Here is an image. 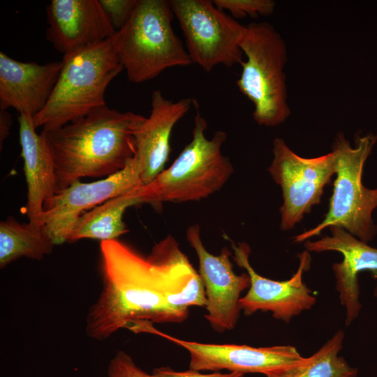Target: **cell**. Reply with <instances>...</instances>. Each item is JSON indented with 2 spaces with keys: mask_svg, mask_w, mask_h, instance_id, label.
<instances>
[{
  "mask_svg": "<svg viewBox=\"0 0 377 377\" xmlns=\"http://www.w3.org/2000/svg\"><path fill=\"white\" fill-rule=\"evenodd\" d=\"M12 124L10 114L6 111L0 110V142L1 147L3 141L8 138Z\"/></svg>",
  "mask_w": 377,
  "mask_h": 377,
  "instance_id": "26",
  "label": "cell"
},
{
  "mask_svg": "<svg viewBox=\"0 0 377 377\" xmlns=\"http://www.w3.org/2000/svg\"><path fill=\"white\" fill-rule=\"evenodd\" d=\"M168 1L137 0L126 23L114 35L121 61L131 82L151 80L168 68L192 64L175 33Z\"/></svg>",
  "mask_w": 377,
  "mask_h": 377,
  "instance_id": "5",
  "label": "cell"
},
{
  "mask_svg": "<svg viewBox=\"0 0 377 377\" xmlns=\"http://www.w3.org/2000/svg\"><path fill=\"white\" fill-rule=\"evenodd\" d=\"M58 80L45 108L34 119L36 128L48 131L77 120L106 105V89L123 70L114 36L66 54Z\"/></svg>",
  "mask_w": 377,
  "mask_h": 377,
  "instance_id": "4",
  "label": "cell"
},
{
  "mask_svg": "<svg viewBox=\"0 0 377 377\" xmlns=\"http://www.w3.org/2000/svg\"><path fill=\"white\" fill-rule=\"evenodd\" d=\"M54 246L43 226L20 223L13 216L0 223L1 269L22 257L42 260L52 251Z\"/></svg>",
  "mask_w": 377,
  "mask_h": 377,
  "instance_id": "20",
  "label": "cell"
},
{
  "mask_svg": "<svg viewBox=\"0 0 377 377\" xmlns=\"http://www.w3.org/2000/svg\"><path fill=\"white\" fill-rule=\"evenodd\" d=\"M186 239L198 259L199 274L207 297L206 320L216 332L233 330L242 311L239 303L241 294L250 287L249 274L239 275L234 272L228 249L223 248L216 256L209 253L202 241L199 225L187 228Z\"/></svg>",
  "mask_w": 377,
  "mask_h": 377,
  "instance_id": "12",
  "label": "cell"
},
{
  "mask_svg": "<svg viewBox=\"0 0 377 377\" xmlns=\"http://www.w3.org/2000/svg\"><path fill=\"white\" fill-rule=\"evenodd\" d=\"M221 10H227L233 18L267 16L274 10L275 2L272 0H214Z\"/></svg>",
  "mask_w": 377,
  "mask_h": 377,
  "instance_id": "22",
  "label": "cell"
},
{
  "mask_svg": "<svg viewBox=\"0 0 377 377\" xmlns=\"http://www.w3.org/2000/svg\"><path fill=\"white\" fill-rule=\"evenodd\" d=\"M145 117L103 106L43 135L53 158L57 193L83 177H107L135 154V133Z\"/></svg>",
  "mask_w": 377,
  "mask_h": 377,
  "instance_id": "2",
  "label": "cell"
},
{
  "mask_svg": "<svg viewBox=\"0 0 377 377\" xmlns=\"http://www.w3.org/2000/svg\"><path fill=\"white\" fill-rule=\"evenodd\" d=\"M46 38L63 55L112 37L116 30L98 0H52Z\"/></svg>",
  "mask_w": 377,
  "mask_h": 377,
  "instance_id": "14",
  "label": "cell"
},
{
  "mask_svg": "<svg viewBox=\"0 0 377 377\" xmlns=\"http://www.w3.org/2000/svg\"><path fill=\"white\" fill-rule=\"evenodd\" d=\"M116 31L121 29L130 18L137 0H98Z\"/></svg>",
  "mask_w": 377,
  "mask_h": 377,
  "instance_id": "23",
  "label": "cell"
},
{
  "mask_svg": "<svg viewBox=\"0 0 377 377\" xmlns=\"http://www.w3.org/2000/svg\"><path fill=\"white\" fill-rule=\"evenodd\" d=\"M198 106L191 142L170 167L131 191L139 204L199 201L220 191L230 178L234 168L222 153L227 133L217 131L208 139L207 122Z\"/></svg>",
  "mask_w": 377,
  "mask_h": 377,
  "instance_id": "3",
  "label": "cell"
},
{
  "mask_svg": "<svg viewBox=\"0 0 377 377\" xmlns=\"http://www.w3.org/2000/svg\"><path fill=\"white\" fill-rule=\"evenodd\" d=\"M151 374L152 377H244V375L238 372L223 374L218 371L212 374H202L199 371L192 369L177 371L168 367L155 368Z\"/></svg>",
  "mask_w": 377,
  "mask_h": 377,
  "instance_id": "25",
  "label": "cell"
},
{
  "mask_svg": "<svg viewBox=\"0 0 377 377\" xmlns=\"http://www.w3.org/2000/svg\"><path fill=\"white\" fill-rule=\"evenodd\" d=\"M272 151L268 172L282 189L281 228L289 230L320 203L325 186L335 174V156L332 151L316 158H303L279 138L274 140Z\"/></svg>",
  "mask_w": 377,
  "mask_h": 377,
  "instance_id": "9",
  "label": "cell"
},
{
  "mask_svg": "<svg viewBox=\"0 0 377 377\" xmlns=\"http://www.w3.org/2000/svg\"><path fill=\"white\" fill-rule=\"evenodd\" d=\"M192 64L206 72L243 61L239 44L246 25L216 7L209 0H170Z\"/></svg>",
  "mask_w": 377,
  "mask_h": 377,
  "instance_id": "8",
  "label": "cell"
},
{
  "mask_svg": "<svg viewBox=\"0 0 377 377\" xmlns=\"http://www.w3.org/2000/svg\"><path fill=\"white\" fill-rule=\"evenodd\" d=\"M140 186V170L133 157L123 170L114 175L89 183L78 180L56 193L43 207L41 224L54 244H61L68 241L84 212Z\"/></svg>",
  "mask_w": 377,
  "mask_h": 377,
  "instance_id": "11",
  "label": "cell"
},
{
  "mask_svg": "<svg viewBox=\"0 0 377 377\" xmlns=\"http://www.w3.org/2000/svg\"><path fill=\"white\" fill-rule=\"evenodd\" d=\"M17 119L27 185L26 214L29 222L42 226L43 207L57 193L54 163L43 135L36 131L33 117L20 114Z\"/></svg>",
  "mask_w": 377,
  "mask_h": 377,
  "instance_id": "18",
  "label": "cell"
},
{
  "mask_svg": "<svg viewBox=\"0 0 377 377\" xmlns=\"http://www.w3.org/2000/svg\"><path fill=\"white\" fill-rule=\"evenodd\" d=\"M62 68V61L22 62L0 52V110L14 108L33 117L45 106Z\"/></svg>",
  "mask_w": 377,
  "mask_h": 377,
  "instance_id": "17",
  "label": "cell"
},
{
  "mask_svg": "<svg viewBox=\"0 0 377 377\" xmlns=\"http://www.w3.org/2000/svg\"><path fill=\"white\" fill-rule=\"evenodd\" d=\"M136 205H139V202L130 191L83 213L75 223L68 242L82 239L101 242L117 239L128 231L123 220L124 212Z\"/></svg>",
  "mask_w": 377,
  "mask_h": 377,
  "instance_id": "19",
  "label": "cell"
},
{
  "mask_svg": "<svg viewBox=\"0 0 377 377\" xmlns=\"http://www.w3.org/2000/svg\"><path fill=\"white\" fill-rule=\"evenodd\" d=\"M376 140L377 136L371 134L357 136L352 147L342 134L336 137L332 151L337 177L328 212L320 223L297 235L295 242L319 235L332 226L342 228L366 243L373 239L377 232L371 216L377 207V188L365 187L362 177L364 163Z\"/></svg>",
  "mask_w": 377,
  "mask_h": 377,
  "instance_id": "7",
  "label": "cell"
},
{
  "mask_svg": "<svg viewBox=\"0 0 377 377\" xmlns=\"http://www.w3.org/2000/svg\"><path fill=\"white\" fill-rule=\"evenodd\" d=\"M108 377H152L138 367L126 352L119 350L110 360Z\"/></svg>",
  "mask_w": 377,
  "mask_h": 377,
  "instance_id": "24",
  "label": "cell"
},
{
  "mask_svg": "<svg viewBox=\"0 0 377 377\" xmlns=\"http://www.w3.org/2000/svg\"><path fill=\"white\" fill-rule=\"evenodd\" d=\"M330 228L331 236L314 242L307 241L304 247L308 251H335L342 254L343 260L334 263L332 269L340 302L346 310V325H349L357 318L361 309L359 273L369 271L377 280V249L342 228L332 226ZM374 295L377 296V286Z\"/></svg>",
  "mask_w": 377,
  "mask_h": 377,
  "instance_id": "15",
  "label": "cell"
},
{
  "mask_svg": "<svg viewBox=\"0 0 377 377\" xmlns=\"http://www.w3.org/2000/svg\"><path fill=\"white\" fill-rule=\"evenodd\" d=\"M195 99L177 101L165 98L161 90L151 94V112L135 133V154L141 186L150 183L165 169L170 153V138L177 123L195 104Z\"/></svg>",
  "mask_w": 377,
  "mask_h": 377,
  "instance_id": "16",
  "label": "cell"
},
{
  "mask_svg": "<svg viewBox=\"0 0 377 377\" xmlns=\"http://www.w3.org/2000/svg\"><path fill=\"white\" fill-rule=\"evenodd\" d=\"M230 241L234 260L246 271L250 278L249 290L239 302L241 310L246 315L258 311H269L274 318L288 323L293 317L315 304L316 297L303 281V274L311 263L308 251L300 255V265L293 276L280 281L264 277L254 270L249 263L251 249L247 244Z\"/></svg>",
  "mask_w": 377,
  "mask_h": 377,
  "instance_id": "13",
  "label": "cell"
},
{
  "mask_svg": "<svg viewBox=\"0 0 377 377\" xmlns=\"http://www.w3.org/2000/svg\"><path fill=\"white\" fill-rule=\"evenodd\" d=\"M145 332L158 334L186 349L190 355L189 369L199 371L228 370L268 376L288 371L306 359L290 345L256 348L185 341L158 331L152 324L147 327Z\"/></svg>",
  "mask_w": 377,
  "mask_h": 377,
  "instance_id": "10",
  "label": "cell"
},
{
  "mask_svg": "<svg viewBox=\"0 0 377 377\" xmlns=\"http://www.w3.org/2000/svg\"><path fill=\"white\" fill-rule=\"evenodd\" d=\"M344 334L335 333L318 350L306 361L288 371L266 377H357V369L350 367L339 356Z\"/></svg>",
  "mask_w": 377,
  "mask_h": 377,
  "instance_id": "21",
  "label": "cell"
},
{
  "mask_svg": "<svg viewBox=\"0 0 377 377\" xmlns=\"http://www.w3.org/2000/svg\"><path fill=\"white\" fill-rule=\"evenodd\" d=\"M246 60L237 80L239 90L253 105V117L260 126H276L290 115L286 75L284 40L268 22L246 25L239 44Z\"/></svg>",
  "mask_w": 377,
  "mask_h": 377,
  "instance_id": "6",
  "label": "cell"
},
{
  "mask_svg": "<svg viewBox=\"0 0 377 377\" xmlns=\"http://www.w3.org/2000/svg\"><path fill=\"white\" fill-rule=\"evenodd\" d=\"M102 289L89 309L86 333L103 341L121 328L184 321L207 304L199 272L170 234L145 256L117 239L100 244Z\"/></svg>",
  "mask_w": 377,
  "mask_h": 377,
  "instance_id": "1",
  "label": "cell"
}]
</instances>
